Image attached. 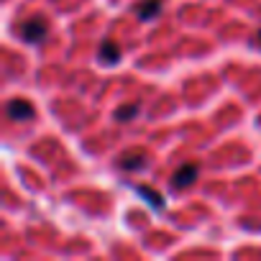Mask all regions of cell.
I'll return each mask as SVG.
<instances>
[{
	"label": "cell",
	"instance_id": "obj_5",
	"mask_svg": "<svg viewBox=\"0 0 261 261\" xmlns=\"http://www.w3.org/2000/svg\"><path fill=\"white\" fill-rule=\"evenodd\" d=\"M162 11V0H144V3L136 6V16L141 21H154Z\"/></svg>",
	"mask_w": 261,
	"mask_h": 261
},
{
	"label": "cell",
	"instance_id": "obj_4",
	"mask_svg": "<svg viewBox=\"0 0 261 261\" xmlns=\"http://www.w3.org/2000/svg\"><path fill=\"white\" fill-rule=\"evenodd\" d=\"M97 57H100V62H102V64L115 67V64L120 62V49H118V44H115V41H102V46H100Z\"/></svg>",
	"mask_w": 261,
	"mask_h": 261
},
{
	"label": "cell",
	"instance_id": "obj_3",
	"mask_svg": "<svg viewBox=\"0 0 261 261\" xmlns=\"http://www.w3.org/2000/svg\"><path fill=\"white\" fill-rule=\"evenodd\" d=\"M197 164H185V167H179L177 172H174V177H172V187L174 190H185V187H190L195 179H197Z\"/></svg>",
	"mask_w": 261,
	"mask_h": 261
},
{
	"label": "cell",
	"instance_id": "obj_2",
	"mask_svg": "<svg viewBox=\"0 0 261 261\" xmlns=\"http://www.w3.org/2000/svg\"><path fill=\"white\" fill-rule=\"evenodd\" d=\"M6 110H8V118H11V120H31V118H34V105H31L29 100H23V97L11 100Z\"/></svg>",
	"mask_w": 261,
	"mask_h": 261
},
{
	"label": "cell",
	"instance_id": "obj_7",
	"mask_svg": "<svg viewBox=\"0 0 261 261\" xmlns=\"http://www.w3.org/2000/svg\"><path fill=\"white\" fill-rule=\"evenodd\" d=\"M144 164H146V162H144V156H139V154H136L134 159H120V167H123V169H130V172H134V169H144Z\"/></svg>",
	"mask_w": 261,
	"mask_h": 261
},
{
	"label": "cell",
	"instance_id": "obj_8",
	"mask_svg": "<svg viewBox=\"0 0 261 261\" xmlns=\"http://www.w3.org/2000/svg\"><path fill=\"white\" fill-rule=\"evenodd\" d=\"M256 41H258V44H261V31H258V34H256Z\"/></svg>",
	"mask_w": 261,
	"mask_h": 261
},
{
	"label": "cell",
	"instance_id": "obj_1",
	"mask_svg": "<svg viewBox=\"0 0 261 261\" xmlns=\"http://www.w3.org/2000/svg\"><path fill=\"white\" fill-rule=\"evenodd\" d=\"M46 34H49V23H46V18H41V16L26 18V21L21 23V39H23L26 44H41V41L46 39Z\"/></svg>",
	"mask_w": 261,
	"mask_h": 261
},
{
	"label": "cell",
	"instance_id": "obj_6",
	"mask_svg": "<svg viewBox=\"0 0 261 261\" xmlns=\"http://www.w3.org/2000/svg\"><path fill=\"white\" fill-rule=\"evenodd\" d=\"M139 102H130V105H120V108H115V120L118 123H128V120H134L136 115H139Z\"/></svg>",
	"mask_w": 261,
	"mask_h": 261
}]
</instances>
